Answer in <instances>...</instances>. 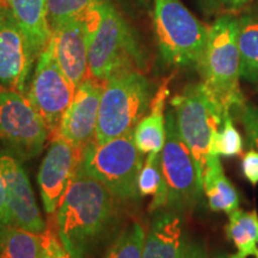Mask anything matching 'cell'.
Instances as JSON below:
<instances>
[{
    "label": "cell",
    "mask_w": 258,
    "mask_h": 258,
    "mask_svg": "<svg viewBox=\"0 0 258 258\" xmlns=\"http://www.w3.org/2000/svg\"><path fill=\"white\" fill-rule=\"evenodd\" d=\"M243 138L235 128L233 117L226 116L220 129L214 134L209 156L235 157L243 152Z\"/></svg>",
    "instance_id": "25"
},
{
    "label": "cell",
    "mask_w": 258,
    "mask_h": 258,
    "mask_svg": "<svg viewBox=\"0 0 258 258\" xmlns=\"http://www.w3.org/2000/svg\"><path fill=\"white\" fill-rule=\"evenodd\" d=\"M6 5V3H5V0H0V10H2L3 8H4V6Z\"/></svg>",
    "instance_id": "35"
},
{
    "label": "cell",
    "mask_w": 258,
    "mask_h": 258,
    "mask_svg": "<svg viewBox=\"0 0 258 258\" xmlns=\"http://www.w3.org/2000/svg\"><path fill=\"white\" fill-rule=\"evenodd\" d=\"M140 196H153L148 211L154 212L167 207V189L161 171L160 153H150L145 160L138 179Z\"/></svg>",
    "instance_id": "23"
},
{
    "label": "cell",
    "mask_w": 258,
    "mask_h": 258,
    "mask_svg": "<svg viewBox=\"0 0 258 258\" xmlns=\"http://www.w3.org/2000/svg\"><path fill=\"white\" fill-rule=\"evenodd\" d=\"M214 258H230V256H228V254H224V253H218Z\"/></svg>",
    "instance_id": "34"
},
{
    "label": "cell",
    "mask_w": 258,
    "mask_h": 258,
    "mask_svg": "<svg viewBox=\"0 0 258 258\" xmlns=\"http://www.w3.org/2000/svg\"><path fill=\"white\" fill-rule=\"evenodd\" d=\"M254 258H258V243H257V250H256V253H254Z\"/></svg>",
    "instance_id": "37"
},
{
    "label": "cell",
    "mask_w": 258,
    "mask_h": 258,
    "mask_svg": "<svg viewBox=\"0 0 258 258\" xmlns=\"http://www.w3.org/2000/svg\"><path fill=\"white\" fill-rule=\"evenodd\" d=\"M185 240L179 213H163L152 222L146 237L143 258H180Z\"/></svg>",
    "instance_id": "16"
},
{
    "label": "cell",
    "mask_w": 258,
    "mask_h": 258,
    "mask_svg": "<svg viewBox=\"0 0 258 258\" xmlns=\"http://www.w3.org/2000/svg\"><path fill=\"white\" fill-rule=\"evenodd\" d=\"M83 148L54 137L37 175L42 203L49 217L55 215L64 194L78 173Z\"/></svg>",
    "instance_id": "11"
},
{
    "label": "cell",
    "mask_w": 258,
    "mask_h": 258,
    "mask_svg": "<svg viewBox=\"0 0 258 258\" xmlns=\"http://www.w3.org/2000/svg\"><path fill=\"white\" fill-rule=\"evenodd\" d=\"M171 78H166L161 83L154 93L150 110L139 122L134 129V141L138 150L143 154L152 152L160 153L165 144L166 138V115L165 104L170 95L169 83Z\"/></svg>",
    "instance_id": "17"
},
{
    "label": "cell",
    "mask_w": 258,
    "mask_h": 258,
    "mask_svg": "<svg viewBox=\"0 0 258 258\" xmlns=\"http://www.w3.org/2000/svg\"><path fill=\"white\" fill-rule=\"evenodd\" d=\"M139 3H140L141 5H147V3H148V0H138Z\"/></svg>",
    "instance_id": "36"
},
{
    "label": "cell",
    "mask_w": 258,
    "mask_h": 258,
    "mask_svg": "<svg viewBox=\"0 0 258 258\" xmlns=\"http://www.w3.org/2000/svg\"><path fill=\"white\" fill-rule=\"evenodd\" d=\"M160 159L167 207L176 213L191 211L201 199L203 188L191 153L177 131L173 110L166 112V138Z\"/></svg>",
    "instance_id": "9"
},
{
    "label": "cell",
    "mask_w": 258,
    "mask_h": 258,
    "mask_svg": "<svg viewBox=\"0 0 258 258\" xmlns=\"http://www.w3.org/2000/svg\"><path fill=\"white\" fill-rule=\"evenodd\" d=\"M250 0H214L213 6L214 9L224 8L226 10H238L243 8Z\"/></svg>",
    "instance_id": "32"
},
{
    "label": "cell",
    "mask_w": 258,
    "mask_h": 258,
    "mask_svg": "<svg viewBox=\"0 0 258 258\" xmlns=\"http://www.w3.org/2000/svg\"><path fill=\"white\" fill-rule=\"evenodd\" d=\"M146 232L139 222L128 225L116 238L105 258H143Z\"/></svg>",
    "instance_id": "24"
},
{
    "label": "cell",
    "mask_w": 258,
    "mask_h": 258,
    "mask_svg": "<svg viewBox=\"0 0 258 258\" xmlns=\"http://www.w3.org/2000/svg\"><path fill=\"white\" fill-rule=\"evenodd\" d=\"M201 2V4L205 6L207 10H213L214 9V6H213V3H214V0H200Z\"/></svg>",
    "instance_id": "33"
},
{
    "label": "cell",
    "mask_w": 258,
    "mask_h": 258,
    "mask_svg": "<svg viewBox=\"0 0 258 258\" xmlns=\"http://www.w3.org/2000/svg\"><path fill=\"white\" fill-rule=\"evenodd\" d=\"M0 165L8 191L9 225L42 233L47 224L37 207L30 180L21 160L11 153L0 151Z\"/></svg>",
    "instance_id": "13"
},
{
    "label": "cell",
    "mask_w": 258,
    "mask_h": 258,
    "mask_svg": "<svg viewBox=\"0 0 258 258\" xmlns=\"http://www.w3.org/2000/svg\"><path fill=\"white\" fill-rule=\"evenodd\" d=\"M243 175L252 185L258 184V151L251 150L244 154L241 160Z\"/></svg>",
    "instance_id": "29"
},
{
    "label": "cell",
    "mask_w": 258,
    "mask_h": 258,
    "mask_svg": "<svg viewBox=\"0 0 258 258\" xmlns=\"http://www.w3.org/2000/svg\"><path fill=\"white\" fill-rule=\"evenodd\" d=\"M144 154L138 150L133 133L103 144L95 140L83 148L80 167L102 183L115 198L137 200L138 179Z\"/></svg>",
    "instance_id": "7"
},
{
    "label": "cell",
    "mask_w": 258,
    "mask_h": 258,
    "mask_svg": "<svg viewBox=\"0 0 258 258\" xmlns=\"http://www.w3.org/2000/svg\"><path fill=\"white\" fill-rule=\"evenodd\" d=\"M180 258H208V253L203 244L186 239Z\"/></svg>",
    "instance_id": "31"
},
{
    "label": "cell",
    "mask_w": 258,
    "mask_h": 258,
    "mask_svg": "<svg viewBox=\"0 0 258 258\" xmlns=\"http://www.w3.org/2000/svg\"><path fill=\"white\" fill-rule=\"evenodd\" d=\"M196 70L225 116H232L233 110L246 102L239 85L237 17L230 14L222 15L209 25L207 42Z\"/></svg>",
    "instance_id": "2"
},
{
    "label": "cell",
    "mask_w": 258,
    "mask_h": 258,
    "mask_svg": "<svg viewBox=\"0 0 258 258\" xmlns=\"http://www.w3.org/2000/svg\"><path fill=\"white\" fill-rule=\"evenodd\" d=\"M41 252L38 258H74L63 244L61 243L56 227L54 225L47 226L44 232H42Z\"/></svg>",
    "instance_id": "28"
},
{
    "label": "cell",
    "mask_w": 258,
    "mask_h": 258,
    "mask_svg": "<svg viewBox=\"0 0 258 258\" xmlns=\"http://www.w3.org/2000/svg\"><path fill=\"white\" fill-rule=\"evenodd\" d=\"M147 57L138 32L108 0L103 22L89 42L90 77L99 80L127 71L145 72Z\"/></svg>",
    "instance_id": "4"
},
{
    "label": "cell",
    "mask_w": 258,
    "mask_h": 258,
    "mask_svg": "<svg viewBox=\"0 0 258 258\" xmlns=\"http://www.w3.org/2000/svg\"><path fill=\"white\" fill-rule=\"evenodd\" d=\"M153 28L161 59L177 67H196L209 27L180 0H153Z\"/></svg>",
    "instance_id": "6"
},
{
    "label": "cell",
    "mask_w": 258,
    "mask_h": 258,
    "mask_svg": "<svg viewBox=\"0 0 258 258\" xmlns=\"http://www.w3.org/2000/svg\"><path fill=\"white\" fill-rule=\"evenodd\" d=\"M50 135L46 122L24 93L0 89V141L21 161L43 152Z\"/></svg>",
    "instance_id": "8"
},
{
    "label": "cell",
    "mask_w": 258,
    "mask_h": 258,
    "mask_svg": "<svg viewBox=\"0 0 258 258\" xmlns=\"http://www.w3.org/2000/svg\"><path fill=\"white\" fill-rule=\"evenodd\" d=\"M97 0H48V22L50 29L79 18Z\"/></svg>",
    "instance_id": "26"
},
{
    "label": "cell",
    "mask_w": 258,
    "mask_h": 258,
    "mask_svg": "<svg viewBox=\"0 0 258 258\" xmlns=\"http://www.w3.org/2000/svg\"><path fill=\"white\" fill-rule=\"evenodd\" d=\"M35 60L29 40L5 5L0 10V89L25 95Z\"/></svg>",
    "instance_id": "12"
},
{
    "label": "cell",
    "mask_w": 258,
    "mask_h": 258,
    "mask_svg": "<svg viewBox=\"0 0 258 258\" xmlns=\"http://www.w3.org/2000/svg\"><path fill=\"white\" fill-rule=\"evenodd\" d=\"M156 91L151 80L139 71L121 72L104 80L96 143L103 144L134 133L135 127L150 110Z\"/></svg>",
    "instance_id": "3"
},
{
    "label": "cell",
    "mask_w": 258,
    "mask_h": 258,
    "mask_svg": "<svg viewBox=\"0 0 258 258\" xmlns=\"http://www.w3.org/2000/svg\"><path fill=\"white\" fill-rule=\"evenodd\" d=\"M171 106L177 131L191 153L203 188V172L213 137L226 116L202 82L186 85L171 99Z\"/></svg>",
    "instance_id": "5"
},
{
    "label": "cell",
    "mask_w": 258,
    "mask_h": 258,
    "mask_svg": "<svg viewBox=\"0 0 258 258\" xmlns=\"http://www.w3.org/2000/svg\"><path fill=\"white\" fill-rule=\"evenodd\" d=\"M5 3L38 57L51 37L48 0H5Z\"/></svg>",
    "instance_id": "18"
},
{
    "label": "cell",
    "mask_w": 258,
    "mask_h": 258,
    "mask_svg": "<svg viewBox=\"0 0 258 258\" xmlns=\"http://www.w3.org/2000/svg\"><path fill=\"white\" fill-rule=\"evenodd\" d=\"M42 234L14 225L0 228V258H38Z\"/></svg>",
    "instance_id": "22"
},
{
    "label": "cell",
    "mask_w": 258,
    "mask_h": 258,
    "mask_svg": "<svg viewBox=\"0 0 258 258\" xmlns=\"http://www.w3.org/2000/svg\"><path fill=\"white\" fill-rule=\"evenodd\" d=\"M103 86L104 82L93 77L80 84L54 137L62 138L79 148L95 140Z\"/></svg>",
    "instance_id": "14"
},
{
    "label": "cell",
    "mask_w": 258,
    "mask_h": 258,
    "mask_svg": "<svg viewBox=\"0 0 258 258\" xmlns=\"http://www.w3.org/2000/svg\"><path fill=\"white\" fill-rule=\"evenodd\" d=\"M115 196L79 167L55 214L63 246L74 258H85L90 247L110 224Z\"/></svg>",
    "instance_id": "1"
},
{
    "label": "cell",
    "mask_w": 258,
    "mask_h": 258,
    "mask_svg": "<svg viewBox=\"0 0 258 258\" xmlns=\"http://www.w3.org/2000/svg\"><path fill=\"white\" fill-rule=\"evenodd\" d=\"M51 40L61 70L77 89L90 77L88 38L79 19L54 28Z\"/></svg>",
    "instance_id": "15"
},
{
    "label": "cell",
    "mask_w": 258,
    "mask_h": 258,
    "mask_svg": "<svg viewBox=\"0 0 258 258\" xmlns=\"http://www.w3.org/2000/svg\"><path fill=\"white\" fill-rule=\"evenodd\" d=\"M9 225L8 214V191H6V183L0 165V228Z\"/></svg>",
    "instance_id": "30"
},
{
    "label": "cell",
    "mask_w": 258,
    "mask_h": 258,
    "mask_svg": "<svg viewBox=\"0 0 258 258\" xmlns=\"http://www.w3.org/2000/svg\"><path fill=\"white\" fill-rule=\"evenodd\" d=\"M232 116L240 122L250 145L258 151V109L245 102L243 105L233 110Z\"/></svg>",
    "instance_id": "27"
},
{
    "label": "cell",
    "mask_w": 258,
    "mask_h": 258,
    "mask_svg": "<svg viewBox=\"0 0 258 258\" xmlns=\"http://www.w3.org/2000/svg\"><path fill=\"white\" fill-rule=\"evenodd\" d=\"M226 235L234 244L237 252L230 258H247L254 256L258 243V213L256 211H237L228 215L225 227Z\"/></svg>",
    "instance_id": "21"
},
{
    "label": "cell",
    "mask_w": 258,
    "mask_h": 258,
    "mask_svg": "<svg viewBox=\"0 0 258 258\" xmlns=\"http://www.w3.org/2000/svg\"><path fill=\"white\" fill-rule=\"evenodd\" d=\"M237 43L240 54V78L258 84V14L237 17Z\"/></svg>",
    "instance_id": "20"
},
{
    "label": "cell",
    "mask_w": 258,
    "mask_h": 258,
    "mask_svg": "<svg viewBox=\"0 0 258 258\" xmlns=\"http://www.w3.org/2000/svg\"><path fill=\"white\" fill-rule=\"evenodd\" d=\"M203 192L207 196L209 208L230 215L239 208V195L225 175L220 158L209 156L203 172Z\"/></svg>",
    "instance_id": "19"
},
{
    "label": "cell",
    "mask_w": 258,
    "mask_h": 258,
    "mask_svg": "<svg viewBox=\"0 0 258 258\" xmlns=\"http://www.w3.org/2000/svg\"><path fill=\"white\" fill-rule=\"evenodd\" d=\"M74 93L76 88L61 70L54 49V42L50 37L36 60L27 98L42 116L51 135L56 134Z\"/></svg>",
    "instance_id": "10"
}]
</instances>
